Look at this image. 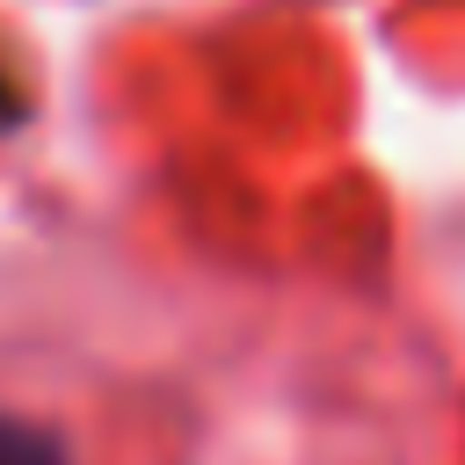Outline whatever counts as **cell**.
<instances>
[{
  "instance_id": "6da1fadb",
  "label": "cell",
  "mask_w": 465,
  "mask_h": 465,
  "mask_svg": "<svg viewBox=\"0 0 465 465\" xmlns=\"http://www.w3.org/2000/svg\"><path fill=\"white\" fill-rule=\"evenodd\" d=\"M0 465H73V458L51 429H36L22 414H0Z\"/></svg>"
}]
</instances>
